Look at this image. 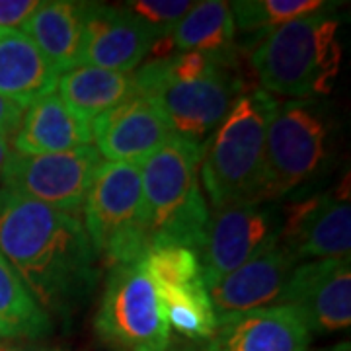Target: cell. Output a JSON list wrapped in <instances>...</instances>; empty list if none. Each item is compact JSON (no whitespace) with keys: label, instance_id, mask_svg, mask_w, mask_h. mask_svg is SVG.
<instances>
[{"label":"cell","instance_id":"obj_1","mask_svg":"<svg viewBox=\"0 0 351 351\" xmlns=\"http://www.w3.org/2000/svg\"><path fill=\"white\" fill-rule=\"evenodd\" d=\"M0 256L45 313L69 316L98 283V254L82 221L0 189Z\"/></svg>","mask_w":351,"mask_h":351},{"label":"cell","instance_id":"obj_2","mask_svg":"<svg viewBox=\"0 0 351 351\" xmlns=\"http://www.w3.org/2000/svg\"><path fill=\"white\" fill-rule=\"evenodd\" d=\"M338 115L324 98L277 104L267 125L256 203L295 199L328 174L338 154Z\"/></svg>","mask_w":351,"mask_h":351},{"label":"cell","instance_id":"obj_3","mask_svg":"<svg viewBox=\"0 0 351 351\" xmlns=\"http://www.w3.org/2000/svg\"><path fill=\"white\" fill-rule=\"evenodd\" d=\"M199 166V145L178 137L141 164L145 254L158 246L201 248L211 213L201 188Z\"/></svg>","mask_w":351,"mask_h":351},{"label":"cell","instance_id":"obj_4","mask_svg":"<svg viewBox=\"0 0 351 351\" xmlns=\"http://www.w3.org/2000/svg\"><path fill=\"white\" fill-rule=\"evenodd\" d=\"M339 27L341 18L330 8L267 34L252 51L260 90L293 100L326 98L341 69Z\"/></svg>","mask_w":351,"mask_h":351},{"label":"cell","instance_id":"obj_5","mask_svg":"<svg viewBox=\"0 0 351 351\" xmlns=\"http://www.w3.org/2000/svg\"><path fill=\"white\" fill-rule=\"evenodd\" d=\"M277 104L263 90L240 94L225 119L203 143L199 178L213 211L258 201L265 133Z\"/></svg>","mask_w":351,"mask_h":351},{"label":"cell","instance_id":"obj_6","mask_svg":"<svg viewBox=\"0 0 351 351\" xmlns=\"http://www.w3.org/2000/svg\"><path fill=\"white\" fill-rule=\"evenodd\" d=\"M84 230L98 260L115 267L143 258L141 166L101 162L82 205Z\"/></svg>","mask_w":351,"mask_h":351},{"label":"cell","instance_id":"obj_7","mask_svg":"<svg viewBox=\"0 0 351 351\" xmlns=\"http://www.w3.org/2000/svg\"><path fill=\"white\" fill-rule=\"evenodd\" d=\"M94 326L119 350H170L172 334L158 289L138 260L112 267Z\"/></svg>","mask_w":351,"mask_h":351},{"label":"cell","instance_id":"obj_8","mask_svg":"<svg viewBox=\"0 0 351 351\" xmlns=\"http://www.w3.org/2000/svg\"><path fill=\"white\" fill-rule=\"evenodd\" d=\"M137 96L151 100L170 129L172 137L203 147L230 106L242 92V80L234 66H219L209 75L189 82H170L135 69Z\"/></svg>","mask_w":351,"mask_h":351},{"label":"cell","instance_id":"obj_9","mask_svg":"<svg viewBox=\"0 0 351 351\" xmlns=\"http://www.w3.org/2000/svg\"><path fill=\"white\" fill-rule=\"evenodd\" d=\"M101 164L96 147L55 154H20L10 151L0 189L38 201L63 213L82 211L92 180Z\"/></svg>","mask_w":351,"mask_h":351},{"label":"cell","instance_id":"obj_10","mask_svg":"<svg viewBox=\"0 0 351 351\" xmlns=\"http://www.w3.org/2000/svg\"><path fill=\"white\" fill-rule=\"evenodd\" d=\"M281 203H239L209 217L203 244L197 250L205 287L271 248L283 234Z\"/></svg>","mask_w":351,"mask_h":351},{"label":"cell","instance_id":"obj_11","mask_svg":"<svg viewBox=\"0 0 351 351\" xmlns=\"http://www.w3.org/2000/svg\"><path fill=\"white\" fill-rule=\"evenodd\" d=\"M281 242L299 262L348 260L351 252V205L343 195H304L283 207Z\"/></svg>","mask_w":351,"mask_h":351},{"label":"cell","instance_id":"obj_12","mask_svg":"<svg viewBox=\"0 0 351 351\" xmlns=\"http://www.w3.org/2000/svg\"><path fill=\"white\" fill-rule=\"evenodd\" d=\"M281 304L302 314L311 332H341L351 324V262L311 260L289 277Z\"/></svg>","mask_w":351,"mask_h":351},{"label":"cell","instance_id":"obj_13","mask_svg":"<svg viewBox=\"0 0 351 351\" xmlns=\"http://www.w3.org/2000/svg\"><path fill=\"white\" fill-rule=\"evenodd\" d=\"M154 43L156 38L123 6L86 2L80 64L133 73L151 53Z\"/></svg>","mask_w":351,"mask_h":351},{"label":"cell","instance_id":"obj_14","mask_svg":"<svg viewBox=\"0 0 351 351\" xmlns=\"http://www.w3.org/2000/svg\"><path fill=\"white\" fill-rule=\"evenodd\" d=\"M311 334L297 308L276 304L219 316L207 351H311Z\"/></svg>","mask_w":351,"mask_h":351},{"label":"cell","instance_id":"obj_15","mask_svg":"<svg viewBox=\"0 0 351 351\" xmlns=\"http://www.w3.org/2000/svg\"><path fill=\"white\" fill-rule=\"evenodd\" d=\"M172 138L151 100L133 96L92 121V141L106 162L143 164Z\"/></svg>","mask_w":351,"mask_h":351},{"label":"cell","instance_id":"obj_16","mask_svg":"<svg viewBox=\"0 0 351 351\" xmlns=\"http://www.w3.org/2000/svg\"><path fill=\"white\" fill-rule=\"evenodd\" d=\"M299 263L295 254L279 240L271 248L240 265L207 289L217 318L281 304L289 277Z\"/></svg>","mask_w":351,"mask_h":351},{"label":"cell","instance_id":"obj_17","mask_svg":"<svg viewBox=\"0 0 351 351\" xmlns=\"http://www.w3.org/2000/svg\"><path fill=\"white\" fill-rule=\"evenodd\" d=\"M90 143L92 125L69 112L57 92H49L25 108L12 137L14 152L20 154L69 152Z\"/></svg>","mask_w":351,"mask_h":351},{"label":"cell","instance_id":"obj_18","mask_svg":"<svg viewBox=\"0 0 351 351\" xmlns=\"http://www.w3.org/2000/svg\"><path fill=\"white\" fill-rule=\"evenodd\" d=\"M86 2L47 0L39 2L24 27V36L41 51L57 73L73 71L80 64L82 29Z\"/></svg>","mask_w":351,"mask_h":351},{"label":"cell","instance_id":"obj_19","mask_svg":"<svg viewBox=\"0 0 351 351\" xmlns=\"http://www.w3.org/2000/svg\"><path fill=\"white\" fill-rule=\"evenodd\" d=\"M59 73L22 32L0 36V98L25 110L29 104L55 92Z\"/></svg>","mask_w":351,"mask_h":351},{"label":"cell","instance_id":"obj_20","mask_svg":"<svg viewBox=\"0 0 351 351\" xmlns=\"http://www.w3.org/2000/svg\"><path fill=\"white\" fill-rule=\"evenodd\" d=\"M55 88L69 112L88 125L115 106L137 96L131 73H115L84 64L63 73Z\"/></svg>","mask_w":351,"mask_h":351},{"label":"cell","instance_id":"obj_21","mask_svg":"<svg viewBox=\"0 0 351 351\" xmlns=\"http://www.w3.org/2000/svg\"><path fill=\"white\" fill-rule=\"evenodd\" d=\"M234 20L230 4L223 0L193 2L170 36V45L178 53L199 51L226 64H234Z\"/></svg>","mask_w":351,"mask_h":351},{"label":"cell","instance_id":"obj_22","mask_svg":"<svg viewBox=\"0 0 351 351\" xmlns=\"http://www.w3.org/2000/svg\"><path fill=\"white\" fill-rule=\"evenodd\" d=\"M49 332V314L0 256V339H39Z\"/></svg>","mask_w":351,"mask_h":351},{"label":"cell","instance_id":"obj_23","mask_svg":"<svg viewBox=\"0 0 351 351\" xmlns=\"http://www.w3.org/2000/svg\"><path fill=\"white\" fill-rule=\"evenodd\" d=\"M228 4L234 29L250 36L258 43L267 34L293 20L339 6V2L326 0H237Z\"/></svg>","mask_w":351,"mask_h":351},{"label":"cell","instance_id":"obj_24","mask_svg":"<svg viewBox=\"0 0 351 351\" xmlns=\"http://www.w3.org/2000/svg\"><path fill=\"white\" fill-rule=\"evenodd\" d=\"M158 289V287H156ZM170 330L189 339H209L217 328V314L205 283L158 289Z\"/></svg>","mask_w":351,"mask_h":351},{"label":"cell","instance_id":"obj_25","mask_svg":"<svg viewBox=\"0 0 351 351\" xmlns=\"http://www.w3.org/2000/svg\"><path fill=\"white\" fill-rule=\"evenodd\" d=\"M138 262L158 289L188 287L203 281L199 256L186 246H158L147 252Z\"/></svg>","mask_w":351,"mask_h":351},{"label":"cell","instance_id":"obj_26","mask_svg":"<svg viewBox=\"0 0 351 351\" xmlns=\"http://www.w3.org/2000/svg\"><path fill=\"white\" fill-rule=\"evenodd\" d=\"M141 24L145 25L156 41L168 39L180 24V20L189 12L193 2L189 0H131L121 4Z\"/></svg>","mask_w":351,"mask_h":351},{"label":"cell","instance_id":"obj_27","mask_svg":"<svg viewBox=\"0 0 351 351\" xmlns=\"http://www.w3.org/2000/svg\"><path fill=\"white\" fill-rule=\"evenodd\" d=\"M38 4V0H0V29L16 32V27H22Z\"/></svg>","mask_w":351,"mask_h":351},{"label":"cell","instance_id":"obj_28","mask_svg":"<svg viewBox=\"0 0 351 351\" xmlns=\"http://www.w3.org/2000/svg\"><path fill=\"white\" fill-rule=\"evenodd\" d=\"M22 115H24V110L20 106L0 98V137L10 141L20 125Z\"/></svg>","mask_w":351,"mask_h":351},{"label":"cell","instance_id":"obj_29","mask_svg":"<svg viewBox=\"0 0 351 351\" xmlns=\"http://www.w3.org/2000/svg\"><path fill=\"white\" fill-rule=\"evenodd\" d=\"M0 351H66L59 346H36V343H14L0 339Z\"/></svg>","mask_w":351,"mask_h":351},{"label":"cell","instance_id":"obj_30","mask_svg":"<svg viewBox=\"0 0 351 351\" xmlns=\"http://www.w3.org/2000/svg\"><path fill=\"white\" fill-rule=\"evenodd\" d=\"M8 156H10V143L6 138L0 137V182H2V172H4Z\"/></svg>","mask_w":351,"mask_h":351},{"label":"cell","instance_id":"obj_31","mask_svg":"<svg viewBox=\"0 0 351 351\" xmlns=\"http://www.w3.org/2000/svg\"><path fill=\"white\" fill-rule=\"evenodd\" d=\"M320 351H351L350 348V341H339L336 346H332V348H328V350H320Z\"/></svg>","mask_w":351,"mask_h":351},{"label":"cell","instance_id":"obj_32","mask_svg":"<svg viewBox=\"0 0 351 351\" xmlns=\"http://www.w3.org/2000/svg\"><path fill=\"white\" fill-rule=\"evenodd\" d=\"M0 36H2V29H0Z\"/></svg>","mask_w":351,"mask_h":351}]
</instances>
